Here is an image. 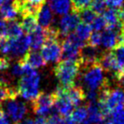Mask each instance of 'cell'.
<instances>
[{
    "mask_svg": "<svg viewBox=\"0 0 124 124\" xmlns=\"http://www.w3.org/2000/svg\"><path fill=\"white\" fill-rule=\"evenodd\" d=\"M0 124H10L9 117L6 116L1 106H0Z\"/></svg>",
    "mask_w": 124,
    "mask_h": 124,
    "instance_id": "d6a6232c",
    "label": "cell"
},
{
    "mask_svg": "<svg viewBox=\"0 0 124 124\" xmlns=\"http://www.w3.org/2000/svg\"><path fill=\"white\" fill-rule=\"evenodd\" d=\"M92 28L90 26V25L86 24V23L80 22L78 25V26L75 29V34L83 41L86 42L87 40H88L90 35H91Z\"/></svg>",
    "mask_w": 124,
    "mask_h": 124,
    "instance_id": "44dd1931",
    "label": "cell"
},
{
    "mask_svg": "<svg viewBox=\"0 0 124 124\" xmlns=\"http://www.w3.org/2000/svg\"><path fill=\"white\" fill-rule=\"evenodd\" d=\"M48 124H66V118L59 115V114H52L48 119Z\"/></svg>",
    "mask_w": 124,
    "mask_h": 124,
    "instance_id": "f1b7e54d",
    "label": "cell"
},
{
    "mask_svg": "<svg viewBox=\"0 0 124 124\" xmlns=\"http://www.w3.org/2000/svg\"><path fill=\"white\" fill-rule=\"evenodd\" d=\"M34 123L35 124H48V120L45 118V116H39L35 119Z\"/></svg>",
    "mask_w": 124,
    "mask_h": 124,
    "instance_id": "836d02e7",
    "label": "cell"
},
{
    "mask_svg": "<svg viewBox=\"0 0 124 124\" xmlns=\"http://www.w3.org/2000/svg\"><path fill=\"white\" fill-rule=\"evenodd\" d=\"M66 124H78V123H75V122H73L72 121L70 120L68 116H66Z\"/></svg>",
    "mask_w": 124,
    "mask_h": 124,
    "instance_id": "8d00e7d4",
    "label": "cell"
},
{
    "mask_svg": "<svg viewBox=\"0 0 124 124\" xmlns=\"http://www.w3.org/2000/svg\"><path fill=\"white\" fill-rule=\"evenodd\" d=\"M6 31H7V37L11 38H16L23 35V30L21 28V23L17 20L8 21Z\"/></svg>",
    "mask_w": 124,
    "mask_h": 124,
    "instance_id": "ffe728a7",
    "label": "cell"
},
{
    "mask_svg": "<svg viewBox=\"0 0 124 124\" xmlns=\"http://www.w3.org/2000/svg\"><path fill=\"white\" fill-rule=\"evenodd\" d=\"M37 21H38V24H39L40 26L44 29L54 25L53 11L51 10L48 4H44L42 6L37 15Z\"/></svg>",
    "mask_w": 124,
    "mask_h": 124,
    "instance_id": "4fadbf2b",
    "label": "cell"
},
{
    "mask_svg": "<svg viewBox=\"0 0 124 124\" xmlns=\"http://www.w3.org/2000/svg\"><path fill=\"white\" fill-rule=\"evenodd\" d=\"M10 67V60L7 57H0V71H7Z\"/></svg>",
    "mask_w": 124,
    "mask_h": 124,
    "instance_id": "f546056e",
    "label": "cell"
},
{
    "mask_svg": "<svg viewBox=\"0 0 124 124\" xmlns=\"http://www.w3.org/2000/svg\"><path fill=\"white\" fill-rule=\"evenodd\" d=\"M122 21H123V24H124V9H122Z\"/></svg>",
    "mask_w": 124,
    "mask_h": 124,
    "instance_id": "74e56055",
    "label": "cell"
},
{
    "mask_svg": "<svg viewBox=\"0 0 124 124\" xmlns=\"http://www.w3.org/2000/svg\"><path fill=\"white\" fill-rule=\"evenodd\" d=\"M4 2H5V1H4V0H0V6L2 5V4H4Z\"/></svg>",
    "mask_w": 124,
    "mask_h": 124,
    "instance_id": "f35d334b",
    "label": "cell"
},
{
    "mask_svg": "<svg viewBox=\"0 0 124 124\" xmlns=\"http://www.w3.org/2000/svg\"><path fill=\"white\" fill-rule=\"evenodd\" d=\"M40 81L41 77L39 73L34 68L27 65L16 88L18 95L26 100H33L39 93Z\"/></svg>",
    "mask_w": 124,
    "mask_h": 124,
    "instance_id": "7a4b0ae2",
    "label": "cell"
},
{
    "mask_svg": "<svg viewBox=\"0 0 124 124\" xmlns=\"http://www.w3.org/2000/svg\"><path fill=\"white\" fill-rule=\"evenodd\" d=\"M5 2H9V1H13V0H4Z\"/></svg>",
    "mask_w": 124,
    "mask_h": 124,
    "instance_id": "ab89813d",
    "label": "cell"
},
{
    "mask_svg": "<svg viewBox=\"0 0 124 124\" xmlns=\"http://www.w3.org/2000/svg\"><path fill=\"white\" fill-rule=\"evenodd\" d=\"M69 119L72 121L73 122L78 124H81L84 122L88 117V110H87L86 105H81V106L77 107L76 109L71 112L68 116Z\"/></svg>",
    "mask_w": 124,
    "mask_h": 124,
    "instance_id": "d6986e66",
    "label": "cell"
},
{
    "mask_svg": "<svg viewBox=\"0 0 124 124\" xmlns=\"http://www.w3.org/2000/svg\"><path fill=\"white\" fill-rule=\"evenodd\" d=\"M93 0H71V9L79 13L81 10L88 8Z\"/></svg>",
    "mask_w": 124,
    "mask_h": 124,
    "instance_id": "484cf974",
    "label": "cell"
},
{
    "mask_svg": "<svg viewBox=\"0 0 124 124\" xmlns=\"http://www.w3.org/2000/svg\"><path fill=\"white\" fill-rule=\"evenodd\" d=\"M41 54L49 63H56L61 59L62 48L60 45V40L59 39H48L46 40L42 46Z\"/></svg>",
    "mask_w": 124,
    "mask_h": 124,
    "instance_id": "ba28073f",
    "label": "cell"
},
{
    "mask_svg": "<svg viewBox=\"0 0 124 124\" xmlns=\"http://www.w3.org/2000/svg\"><path fill=\"white\" fill-rule=\"evenodd\" d=\"M16 98L9 99L5 100L6 102L4 105V109H2L11 121L17 123L25 117L28 111V108L24 102L18 100Z\"/></svg>",
    "mask_w": 124,
    "mask_h": 124,
    "instance_id": "8992f818",
    "label": "cell"
},
{
    "mask_svg": "<svg viewBox=\"0 0 124 124\" xmlns=\"http://www.w3.org/2000/svg\"><path fill=\"white\" fill-rule=\"evenodd\" d=\"M103 50L99 47L93 46L91 44H85L81 48L79 53V60L81 66H86L100 62V59L103 54Z\"/></svg>",
    "mask_w": 124,
    "mask_h": 124,
    "instance_id": "30bf717a",
    "label": "cell"
},
{
    "mask_svg": "<svg viewBox=\"0 0 124 124\" xmlns=\"http://www.w3.org/2000/svg\"><path fill=\"white\" fill-rule=\"evenodd\" d=\"M80 21L81 20H80L79 13L77 11L72 10L71 13L64 15L60 18L58 26H57L61 38L66 37L70 33L72 32L80 23Z\"/></svg>",
    "mask_w": 124,
    "mask_h": 124,
    "instance_id": "9c48e42d",
    "label": "cell"
},
{
    "mask_svg": "<svg viewBox=\"0 0 124 124\" xmlns=\"http://www.w3.org/2000/svg\"><path fill=\"white\" fill-rule=\"evenodd\" d=\"M27 64L22 60H18L12 66L10 70V74L13 78H21L24 74Z\"/></svg>",
    "mask_w": 124,
    "mask_h": 124,
    "instance_id": "7402d4cb",
    "label": "cell"
},
{
    "mask_svg": "<svg viewBox=\"0 0 124 124\" xmlns=\"http://www.w3.org/2000/svg\"><path fill=\"white\" fill-rule=\"evenodd\" d=\"M98 15H96L89 7L86 8V9H83L79 12V16L80 20L82 21V22L86 23V24L90 25L92 23V21L94 20V18Z\"/></svg>",
    "mask_w": 124,
    "mask_h": 124,
    "instance_id": "603a6c76",
    "label": "cell"
},
{
    "mask_svg": "<svg viewBox=\"0 0 124 124\" xmlns=\"http://www.w3.org/2000/svg\"><path fill=\"white\" fill-rule=\"evenodd\" d=\"M30 38L29 35H21L16 38H10V49L7 58L10 60H21L29 51Z\"/></svg>",
    "mask_w": 124,
    "mask_h": 124,
    "instance_id": "52a82bcc",
    "label": "cell"
},
{
    "mask_svg": "<svg viewBox=\"0 0 124 124\" xmlns=\"http://www.w3.org/2000/svg\"><path fill=\"white\" fill-rule=\"evenodd\" d=\"M106 4L105 0H93L90 4V9L96 15H102L106 10Z\"/></svg>",
    "mask_w": 124,
    "mask_h": 124,
    "instance_id": "d4e9b609",
    "label": "cell"
},
{
    "mask_svg": "<svg viewBox=\"0 0 124 124\" xmlns=\"http://www.w3.org/2000/svg\"><path fill=\"white\" fill-rule=\"evenodd\" d=\"M30 48L33 51H38L42 48L43 43L46 41V33L44 28L38 26L37 29L29 35Z\"/></svg>",
    "mask_w": 124,
    "mask_h": 124,
    "instance_id": "9a60e30c",
    "label": "cell"
},
{
    "mask_svg": "<svg viewBox=\"0 0 124 124\" xmlns=\"http://www.w3.org/2000/svg\"><path fill=\"white\" fill-rule=\"evenodd\" d=\"M21 26L23 31L28 33H31L34 31L38 27V21H37V16L33 15H24L21 16Z\"/></svg>",
    "mask_w": 124,
    "mask_h": 124,
    "instance_id": "ac0fdd59",
    "label": "cell"
},
{
    "mask_svg": "<svg viewBox=\"0 0 124 124\" xmlns=\"http://www.w3.org/2000/svg\"><path fill=\"white\" fill-rule=\"evenodd\" d=\"M86 44L75 33H70L62 42L61 58L66 60H77L79 57L81 48Z\"/></svg>",
    "mask_w": 124,
    "mask_h": 124,
    "instance_id": "277c9868",
    "label": "cell"
},
{
    "mask_svg": "<svg viewBox=\"0 0 124 124\" xmlns=\"http://www.w3.org/2000/svg\"><path fill=\"white\" fill-rule=\"evenodd\" d=\"M105 74L106 73L100 62H97L89 66H81L78 78L80 79L81 87L85 92L89 90L99 91L104 85L111 82L110 78H108V75L105 76Z\"/></svg>",
    "mask_w": 124,
    "mask_h": 124,
    "instance_id": "6da1fadb",
    "label": "cell"
},
{
    "mask_svg": "<svg viewBox=\"0 0 124 124\" xmlns=\"http://www.w3.org/2000/svg\"><path fill=\"white\" fill-rule=\"evenodd\" d=\"M24 62H26L28 66L34 68V69H38V68H43L46 66L47 62L43 57L41 54H39L38 51H28L26 54L23 56L21 59Z\"/></svg>",
    "mask_w": 124,
    "mask_h": 124,
    "instance_id": "5bb4252c",
    "label": "cell"
},
{
    "mask_svg": "<svg viewBox=\"0 0 124 124\" xmlns=\"http://www.w3.org/2000/svg\"><path fill=\"white\" fill-rule=\"evenodd\" d=\"M90 26L95 31H101L105 29L107 26L106 21H105L104 16H101V15H99L94 18L92 23L90 24Z\"/></svg>",
    "mask_w": 124,
    "mask_h": 124,
    "instance_id": "cb8c5ba5",
    "label": "cell"
},
{
    "mask_svg": "<svg viewBox=\"0 0 124 124\" xmlns=\"http://www.w3.org/2000/svg\"><path fill=\"white\" fill-rule=\"evenodd\" d=\"M19 16V9L14 0L9 2H4L0 6V19L7 21H13V20H17Z\"/></svg>",
    "mask_w": 124,
    "mask_h": 124,
    "instance_id": "7c38bea8",
    "label": "cell"
},
{
    "mask_svg": "<svg viewBox=\"0 0 124 124\" xmlns=\"http://www.w3.org/2000/svg\"><path fill=\"white\" fill-rule=\"evenodd\" d=\"M16 124H17V123H16Z\"/></svg>",
    "mask_w": 124,
    "mask_h": 124,
    "instance_id": "60d3db41",
    "label": "cell"
},
{
    "mask_svg": "<svg viewBox=\"0 0 124 124\" xmlns=\"http://www.w3.org/2000/svg\"><path fill=\"white\" fill-rule=\"evenodd\" d=\"M86 106L88 110V117L86 120L89 124H100L107 118L98 101L88 102Z\"/></svg>",
    "mask_w": 124,
    "mask_h": 124,
    "instance_id": "8fae6325",
    "label": "cell"
},
{
    "mask_svg": "<svg viewBox=\"0 0 124 124\" xmlns=\"http://www.w3.org/2000/svg\"><path fill=\"white\" fill-rule=\"evenodd\" d=\"M110 116L112 124H124V107L114 111Z\"/></svg>",
    "mask_w": 124,
    "mask_h": 124,
    "instance_id": "4316f807",
    "label": "cell"
},
{
    "mask_svg": "<svg viewBox=\"0 0 124 124\" xmlns=\"http://www.w3.org/2000/svg\"><path fill=\"white\" fill-rule=\"evenodd\" d=\"M48 5L57 16L67 14L71 8V0H48Z\"/></svg>",
    "mask_w": 124,
    "mask_h": 124,
    "instance_id": "e0dca14e",
    "label": "cell"
},
{
    "mask_svg": "<svg viewBox=\"0 0 124 124\" xmlns=\"http://www.w3.org/2000/svg\"><path fill=\"white\" fill-rule=\"evenodd\" d=\"M17 124H35V123L32 119L26 118V119H25V120H23V122H21V123H17Z\"/></svg>",
    "mask_w": 124,
    "mask_h": 124,
    "instance_id": "d590c367",
    "label": "cell"
},
{
    "mask_svg": "<svg viewBox=\"0 0 124 124\" xmlns=\"http://www.w3.org/2000/svg\"><path fill=\"white\" fill-rule=\"evenodd\" d=\"M88 43L93 46L99 47L100 46V43H101V32L100 31H95L91 33L89 38H88Z\"/></svg>",
    "mask_w": 124,
    "mask_h": 124,
    "instance_id": "83f0119b",
    "label": "cell"
},
{
    "mask_svg": "<svg viewBox=\"0 0 124 124\" xmlns=\"http://www.w3.org/2000/svg\"><path fill=\"white\" fill-rule=\"evenodd\" d=\"M105 4L110 8H121L124 4V0H105Z\"/></svg>",
    "mask_w": 124,
    "mask_h": 124,
    "instance_id": "4dcf8cb0",
    "label": "cell"
},
{
    "mask_svg": "<svg viewBox=\"0 0 124 124\" xmlns=\"http://www.w3.org/2000/svg\"><path fill=\"white\" fill-rule=\"evenodd\" d=\"M7 23L6 21L0 19V38L7 37Z\"/></svg>",
    "mask_w": 124,
    "mask_h": 124,
    "instance_id": "1f68e13d",
    "label": "cell"
},
{
    "mask_svg": "<svg viewBox=\"0 0 124 124\" xmlns=\"http://www.w3.org/2000/svg\"><path fill=\"white\" fill-rule=\"evenodd\" d=\"M66 93L74 106L79 105L83 100H86L85 91L81 86L73 85L69 88H66Z\"/></svg>",
    "mask_w": 124,
    "mask_h": 124,
    "instance_id": "2e32d148",
    "label": "cell"
},
{
    "mask_svg": "<svg viewBox=\"0 0 124 124\" xmlns=\"http://www.w3.org/2000/svg\"><path fill=\"white\" fill-rule=\"evenodd\" d=\"M55 97L54 93H48L45 92L39 93L38 95L31 100V108L35 114L38 116H45L51 113L54 105Z\"/></svg>",
    "mask_w": 124,
    "mask_h": 124,
    "instance_id": "5b68a950",
    "label": "cell"
},
{
    "mask_svg": "<svg viewBox=\"0 0 124 124\" xmlns=\"http://www.w3.org/2000/svg\"><path fill=\"white\" fill-rule=\"evenodd\" d=\"M81 69V64L78 60H63L58 62L54 68L55 78L60 82V86L69 88L75 84Z\"/></svg>",
    "mask_w": 124,
    "mask_h": 124,
    "instance_id": "3957f363",
    "label": "cell"
},
{
    "mask_svg": "<svg viewBox=\"0 0 124 124\" xmlns=\"http://www.w3.org/2000/svg\"><path fill=\"white\" fill-rule=\"evenodd\" d=\"M116 83L117 86L120 87L121 88H122V89L124 90V73L122 74L118 78H117Z\"/></svg>",
    "mask_w": 124,
    "mask_h": 124,
    "instance_id": "e575fe53",
    "label": "cell"
}]
</instances>
